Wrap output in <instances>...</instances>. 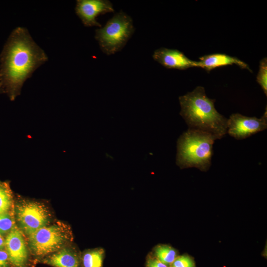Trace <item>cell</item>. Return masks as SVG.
<instances>
[{
  "label": "cell",
  "mask_w": 267,
  "mask_h": 267,
  "mask_svg": "<svg viewBox=\"0 0 267 267\" xmlns=\"http://www.w3.org/2000/svg\"><path fill=\"white\" fill-rule=\"evenodd\" d=\"M257 82L267 95V58L264 57L260 62L259 70L257 76Z\"/></svg>",
  "instance_id": "17"
},
{
  "label": "cell",
  "mask_w": 267,
  "mask_h": 267,
  "mask_svg": "<svg viewBox=\"0 0 267 267\" xmlns=\"http://www.w3.org/2000/svg\"><path fill=\"white\" fill-rule=\"evenodd\" d=\"M13 204V195L9 183L0 180V214L11 211Z\"/></svg>",
  "instance_id": "13"
},
{
  "label": "cell",
  "mask_w": 267,
  "mask_h": 267,
  "mask_svg": "<svg viewBox=\"0 0 267 267\" xmlns=\"http://www.w3.org/2000/svg\"><path fill=\"white\" fill-rule=\"evenodd\" d=\"M70 226L61 222L50 223L28 236L32 253L43 257L67 246L73 240Z\"/></svg>",
  "instance_id": "5"
},
{
  "label": "cell",
  "mask_w": 267,
  "mask_h": 267,
  "mask_svg": "<svg viewBox=\"0 0 267 267\" xmlns=\"http://www.w3.org/2000/svg\"><path fill=\"white\" fill-rule=\"evenodd\" d=\"M6 250L11 267H28L29 253L23 232L16 225L5 238Z\"/></svg>",
  "instance_id": "8"
},
{
  "label": "cell",
  "mask_w": 267,
  "mask_h": 267,
  "mask_svg": "<svg viewBox=\"0 0 267 267\" xmlns=\"http://www.w3.org/2000/svg\"><path fill=\"white\" fill-rule=\"evenodd\" d=\"M235 64L242 69L251 72L247 64L236 57L223 53H214L199 57V61H196V67H200L210 72L212 70L227 65Z\"/></svg>",
  "instance_id": "11"
},
{
  "label": "cell",
  "mask_w": 267,
  "mask_h": 267,
  "mask_svg": "<svg viewBox=\"0 0 267 267\" xmlns=\"http://www.w3.org/2000/svg\"><path fill=\"white\" fill-rule=\"evenodd\" d=\"M48 60L45 51L28 30L17 27L10 34L0 54V88L11 101L21 92L24 83Z\"/></svg>",
  "instance_id": "1"
},
{
  "label": "cell",
  "mask_w": 267,
  "mask_h": 267,
  "mask_svg": "<svg viewBox=\"0 0 267 267\" xmlns=\"http://www.w3.org/2000/svg\"><path fill=\"white\" fill-rule=\"evenodd\" d=\"M0 93H1L0 88Z\"/></svg>",
  "instance_id": "22"
},
{
  "label": "cell",
  "mask_w": 267,
  "mask_h": 267,
  "mask_svg": "<svg viewBox=\"0 0 267 267\" xmlns=\"http://www.w3.org/2000/svg\"><path fill=\"white\" fill-rule=\"evenodd\" d=\"M152 57L154 60L168 69L185 70L196 67V61L189 59L176 49L161 47L154 51Z\"/></svg>",
  "instance_id": "10"
},
{
  "label": "cell",
  "mask_w": 267,
  "mask_h": 267,
  "mask_svg": "<svg viewBox=\"0 0 267 267\" xmlns=\"http://www.w3.org/2000/svg\"><path fill=\"white\" fill-rule=\"evenodd\" d=\"M5 249V238L0 234V250Z\"/></svg>",
  "instance_id": "21"
},
{
  "label": "cell",
  "mask_w": 267,
  "mask_h": 267,
  "mask_svg": "<svg viewBox=\"0 0 267 267\" xmlns=\"http://www.w3.org/2000/svg\"><path fill=\"white\" fill-rule=\"evenodd\" d=\"M267 128V109L260 118L233 113L227 119V133L238 140L246 138Z\"/></svg>",
  "instance_id": "7"
},
{
  "label": "cell",
  "mask_w": 267,
  "mask_h": 267,
  "mask_svg": "<svg viewBox=\"0 0 267 267\" xmlns=\"http://www.w3.org/2000/svg\"><path fill=\"white\" fill-rule=\"evenodd\" d=\"M171 267H195L193 259L187 255L178 256Z\"/></svg>",
  "instance_id": "18"
},
{
  "label": "cell",
  "mask_w": 267,
  "mask_h": 267,
  "mask_svg": "<svg viewBox=\"0 0 267 267\" xmlns=\"http://www.w3.org/2000/svg\"><path fill=\"white\" fill-rule=\"evenodd\" d=\"M134 31L132 18L122 10L115 14L105 25L95 32L101 50L110 55L121 51Z\"/></svg>",
  "instance_id": "4"
},
{
  "label": "cell",
  "mask_w": 267,
  "mask_h": 267,
  "mask_svg": "<svg viewBox=\"0 0 267 267\" xmlns=\"http://www.w3.org/2000/svg\"><path fill=\"white\" fill-rule=\"evenodd\" d=\"M41 261L53 267H80L78 254L74 249L68 246L44 258Z\"/></svg>",
  "instance_id": "12"
},
{
  "label": "cell",
  "mask_w": 267,
  "mask_h": 267,
  "mask_svg": "<svg viewBox=\"0 0 267 267\" xmlns=\"http://www.w3.org/2000/svg\"><path fill=\"white\" fill-rule=\"evenodd\" d=\"M155 257L167 266H171L178 257L177 251L167 245H159L154 249Z\"/></svg>",
  "instance_id": "15"
},
{
  "label": "cell",
  "mask_w": 267,
  "mask_h": 267,
  "mask_svg": "<svg viewBox=\"0 0 267 267\" xmlns=\"http://www.w3.org/2000/svg\"><path fill=\"white\" fill-rule=\"evenodd\" d=\"M16 225L12 211L0 214V235H7Z\"/></svg>",
  "instance_id": "16"
},
{
  "label": "cell",
  "mask_w": 267,
  "mask_h": 267,
  "mask_svg": "<svg viewBox=\"0 0 267 267\" xmlns=\"http://www.w3.org/2000/svg\"><path fill=\"white\" fill-rule=\"evenodd\" d=\"M15 213L20 229L28 236L50 223L48 209L39 202L21 200L16 204Z\"/></svg>",
  "instance_id": "6"
},
{
  "label": "cell",
  "mask_w": 267,
  "mask_h": 267,
  "mask_svg": "<svg viewBox=\"0 0 267 267\" xmlns=\"http://www.w3.org/2000/svg\"><path fill=\"white\" fill-rule=\"evenodd\" d=\"M104 251L96 248L85 252L81 258L83 267H102L104 257Z\"/></svg>",
  "instance_id": "14"
},
{
  "label": "cell",
  "mask_w": 267,
  "mask_h": 267,
  "mask_svg": "<svg viewBox=\"0 0 267 267\" xmlns=\"http://www.w3.org/2000/svg\"><path fill=\"white\" fill-rule=\"evenodd\" d=\"M114 11L112 3L108 0H77L75 12L86 27H101L96 17Z\"/></svg>",
  "instance_id": "9"
},
{
  "label": "cell",
  "mask_w": 267,
  "mask_h": 267,
  "mask_svg": "<svg viewBox=\"0 0 267 267\" xmlns=\"http://www.w3.org/2000/svg\"><path fill=\"white\" fill-rule=\"evenodd\" d=\"M146 267H168V266L163 264L158 260L155 257L149 256L146 261Z\"/></svg>",
  "instance_id": "20"
},
{
  "label": "cell",
  "mask_w": 267,
  "mask_h": 267,
  "mask_svg": "<svg viewBox=\"0 0 267 267\" xmlns=\"http://www.w3.org/2000/svg\"><path fill=\"white\" fill-rule=\"evenodd\" d=\"M217 139L210 133L188 129L178 139L177 165L181 169L196 168L207 171L211 165L213 147Z\"/></svg>",
  "instance_id": "3"
},
{
  "label": "cell",
  "mask_w": 267,
  "mask_h": 267,
  "mask_svg": "<svg viewBox=\"0 0 267 267\" xmlns=\"http://www.w3.org/2000/svg\"><path fill=\"white\" fill-rule=\"evenodd\" d=\"M179 114L188 129L207 132L221 139L227 134V118L219 113L215 99L209 98L204 87L198 86L178 98Z\"/></svg>",
  "instance_id": "2"
},
{
  "label": "cell",
  "mask_w": 267,
  "mask_h": 267,
  "mask_svg": "<svg viewBox=\"0 0 267 267\" xmlns=\"http://www.w3.org/2000/svg\"><path fill=\"white\" fill-rule=\"evenodd\" d=\"M0 267H11L5 249L0 250Z\"/></svg>",
  "instance_id": "19"
}]
</instances>
